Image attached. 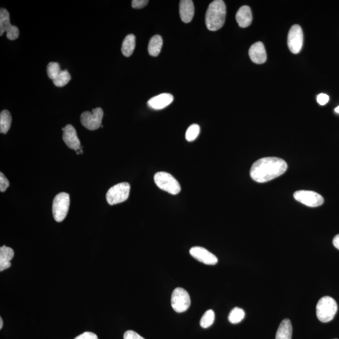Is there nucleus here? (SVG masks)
<instances>
[{"label":"nucleus","instance_id":"obj_6","mask_svg":"<svg viewBox=\"0 0 339 339\" xmlns=\"http://www.w3.org/2000/svg\"><path fill=\"white\" fill-rule=\"evenodd\" d=\"M130 185L127 182L118 183L111 187L106 193V200L109 205H118L129 197Z\"/></svg>","mask_w":339,"mask_h":339},{"label":"nucleus","instance_id":"obj_11","mask_svg":"<svg viewBox=\"0 0 339 339\" xmlns=\"http://www.w3.org/2000/svg\"><path fill=\"white\" fill-rule=\"evenodd\" d=\"M303 43V34L302 28L294 25L290 29L288 35V46L293 53H298L302 50Z\"/></svg>","mask_w":339,"mask_h":339},{"label":"nucleus","instance_id":"obj_10","mask_svg":"<svg viewBox=\"0 0 339 339\" xmlns=\"http://www.w3.org/2000/svg\"><path fill=\"white\" fill-rule=\"evenodd\" d=\"M294 197L298 202L311 208L318 207L324 202L322 196L313 191L298 190L294 193Z\"/></svg>","mask_w":339,"mask_h":339},{"label":"nucleus","instance_id":"obj_15","mask_svg":"<svg viewBox=\"0 0 339 339\" xmlns=\"http://www.w3.org/2000/svg\"><path fill=\"white\" fill-rule=\"evenodd\" d=\"M173 96L172 94L163 93L154 97L148 101V106L155 110H160L169 106L173 101Z\"/></svg>","mask_w":339,"mask_h":339},{"label":"nucleus","instance_id":"obj_1","mask_svg":"<svg viewBox=\"0 0 339 339\" xmlns=\"http://www.w3.org/2000/svg\"><path fill=\"white\" fill-rule=\"evenodd\" d=\"M287 168L286 162L280 158H262L252 165L250 176L255 182H267L284 174Z\"/></svg>","mask_w":339,"mask_h":339},{"label":"nucleus","instance_id":"obj_8","mask_svg":"<svg viewBox=\"0 0 339 339\" xmlns=\"http://www.w3.org/2000/svg\"><path fill=\"white\" fill-rule=\"evenodd\" d=\"M104 112L101 108L93 109L92 112H84L81 116V122L86 128L96 130L101 126Z\"/></svg>","mask_w":339,"mask_h":339},{"label":"nucleus","instance_id":"obj_27","mask_svg":"<svg viewBox=\"0 0 339 339\" xmlns=\"http://www.w3.org/2000/svg\"><path fill=\"white\" fill-rule=\"evenodd\" d=\"M61 71L60 65L57 62H50L47 65V75L52 81L57 77Z\"/></svg>","mask_w":339,"mask_h":339},{"label":"nucleus","instance_id":"obj_17","mask_svg":"<svg viewBox=\"0 0 339 339\" xmlns=\"http://www.w3.org/2000/svg\"><path fill=\"white\" fill-rule=\"evenodd\" d=\"M236 19L239 26L246 28L251 24L253 15L250 8L248 6L241 7L237 12Z\"/></svg>","mask_w":339,"mask_h":339},{"label":"nucleus","instance_id":"obj_32","mask_svg":"<svg viewBox=\"0 0 339 339\" xmlns=\"http://www.w3.org/2000/svg\"><path fill=\"white\" fill-rule=\"evenodd\" d=\"M75 339H98V336L95 333L90 332H86L82 333Z\"/></svg>","mask_w":339,"mask_h":339},{"label":"nucleus","instance_id":"obj_14","mask_svg":"<svg viewBox=\"0 0 339 339\" xmlns=\"http://www.w3.org/2000/svg\"><path fill=\"white\" fill-rule=\"evenodd\" d=\"M251 60L257 64H262L266 62L267 55L263 43L261 42L254 43L249 50Z\"/></svg>","mask_w":339,"mask_h":339},{"label":"nucleus","instance_id":"obj_4","mask_svg":"<svg viewBox=\"0 0 339 339\" xmlns=\"http://www.w3.org/2000/svg\"><path fill=\"white\" fill-rule=\"evenodd\" d=\"M154 181L157 187L172 195L180 193V183L170 173L165 172H157L154 176Z\"/></svg>","mask_w":339,"mask_h":339},{"label":"nucleus","instance_id":"obj_33","mask_svg":"<svg viewBox=\"0 0 339 339\" xmlns=\"http://www.w3.org/2000/svg\"><path fill=\"white\" fill-rule=\"evenodd\" d=\"M333 244L335 248L339 250V234L336 235L333 239Z\"/></svg>","mask_w":339,"mask_h":339},{"label":"nucleus","instance_id":"obj_2","mask_svg":"<svg viewBox=\"0 0 339 339\" xmlns=\"http://www.w3.org/2000/svg\"><path fill=\"white\" fill-rule=\"evenodd\" d=\"M226 7L223 0H216L210 5L206 15V24L211 31H217L225 22Z\"/></svg>","mask_w":339,"mask_h":339},{"label":"nucleus","instance_id":"obj_18","mask_svg":"<svg viewBox=\"0 0 339 339\" xmlns=\"http://www.w3.org/2000/svg\"><path fill=\"white\" fill-rule=\"evenodd\" d=\"M14 251L10 247L3 246L0 248V272L11 266V260L14 258Z\"/></svg>","mask_w":339,"mask_h":339},{"label":"nucleus","instance_id":"obj_34","mask_svg":"<svg viewBox=\"0 0 339 339\" xmlns=\"http://www.w3.org/2000/svg\"><path fill=\"white\" fill-rule=\"evenodd\" d=\"M3 325H4V322H3V320L1 317L0 318V329H2L3 328Z\"/></svg>","mask_w":339,"mask_h":339},{"label":"nucleus","instance_id":"obj_24","mask_svg":"<svg viewBox=\"0 0 339 339\" xmlns=\"http://www.w3.org/2000/svg\"><path fill=\"white\" fill-rule=\"evenodd\" d=\"M71 80V76L67 70L61 71L57 77L53 80V83L55 86L58 88L67 85Z\"/></svg>","mask_w":339,"mask_h":339},{"label":"nucleus","instance_id":"obj_16","mask_svg":"<svg viewBox=\"0 0 339 339\" xmlns=\"http://www.w3.org/2000/svg\"><path fill=\"white\" fill-rule=\"evenodd\" d=\"M194 11V5L192 0H182L180 2V15L183 22L187 24L192 21Z\"/></svg>","mask_w":339,"mask_h":339},{"label":"nucleus","instance_id":"obj_13","mask_svg":"<svg viewBox=\"0 0 339 339\" xmlns=\"http://www.w3.org/2000/svg\"><path fill=\"white\" fill-rule=\"evenodd\" d=\"M63 142L70 149L75 150L77 152L81 147L80 139L77 135L76 130L71 124H67L65 127L62 128Z\"/></svg>","mask_w":339,"mask_h":339},{"label":"nucleus","instance_id":"obj_29","mask_svg":"<svg viewBox=\"0 0 339 339\" xmlns=\"http://www.w3.org/2000/svg\"><path fill=\"white\" fill-rule=\"evenodd\" d=\"M148 0H133L132 1V7L135 9H141L149 4Z\"/></svg>","mask_w":339,"mask_h":339},{"label":"nucleus","instance_id":"obj_28","mask_svg":"<svg viewBox=\"0 0 339 339\" xmlns=\"http://www.w3.org/2000/svg\"><path fill=\"white\" fill-rule=\"evenodd\" d=\"M10 186V182L4 173H0V191L4 192Z\"/></svg>","mask_w":339,"mask_h":339},{"label":"nucleus","instance_id":"obj_25","mask_svg":"<svg viewBox=\"0 0 339 339\" xmlns=\"http://www.w3.org/2000/svg\"><path fill=\"white\" fill-rule=\"evenodd\" d=\"M214 320H215V313L213 310H208L201 318L200 326L204 328H209L213 324Z\"/></svg>","mask_w":339,"mask_h":339},{"label":"nucleus","instance_id":"obj_35","mask_svg":"<svg viewBox=\"0 0 339 339\" xmlns=\"http://www.w3.org/2000/svg\"><path fill=\"white\" fill-rule=\"evenodd\" d=\"M335 111L336 112V113L339 114V106H337V108L335 109Z\"/></svg>","mask_w":339,"mask_h":339},{"label":"nucleus","instance_id":"obj_7","mask_svg":"<svg viewBox=\"0 0 339 339\" xmlns=\"http://www.w3.org/2000/svg\"><path fill=\"white\" fill-rule=\"evenodd\" d=\"M190 297L188 292L182 288H177L172 294L171 304L173 309L177 313L187 311L190 306Z\"/></svg>","mask_w":339,"mask_h":339},{"label":"nucleus","instance_id":"obj_22","mask_svg":"<svg viewBox=\"0 0 339 339\" xmlns=\"http://www.w3.org/2000/svg\"><path fill=\"white\" fill-rule=\"evenodd\" d=\"M12 116L8 110H4L0 114V132L6 134L12 124Z\"/></svg>","mask_w":339,"mask_h":339},{"label":"nucleus","instance_id":"obj_3","mask_svg":"<svg viewBox=\"0 0 339 339\" xmlns=\"http://www.w3.org/2000/svg\"><path fill=\"white\" fill-rule=\"evenodd\" d=\"M337 312V304L332 297L325 296L320 298L316 307L318 319L323 323L329 322Z\"/></svg>","mask_w":339,"mask_h":339},{"label":"nucleus","instance_id":"obj_26","mask_svg":"<svg viewBox=\"0 0 339 339\" xmlns=\"http://www.w3.org/2000/svg\"><path fill=\"white\" fill-rule=\"evenodd\" d=\"M200 126L197 124H193L188 127L186 131L185 139L188 142H193L197 139L200 133Z\"/></svg>","mask_w":339,"mask_h":339},{"label":"nucleus","instance_id":"obj_31","mask_svg":"<svg viewBox=\"0 0 339 339\" xmlns=\"http://www.w3.org/2000/svg\"><path fill=\"white\" fill-rule=\"evenodd\" d=\"M317 100L318 104L323 106L329 101V96L327 94L321 93L317 96Z\"/></svg>","mask_w":339,"mask_h":339},{"label":"nucleus","instance_id":"obj_12","mask_svg":"<svg viewBox=\"0 0 339 339\" xmlns=\"http://www.w3.org/2000/svg\"><path fill=\"white\" fill-rule=\"evenodd\" d=\"M190 254L197 261L205 264L215 265L218 262V257L215 255L202 247H193L190 249Z\"/></svg>","mask_w":339,"mask_h":339},{"label":"nucleus","instance_id":"obj_5","mask_svg":"<svg viewBox=\"0 0 339 339\" xmlns=\"http://www.w3.org/2000/svg\"><path fill=\"white\" fill-rule=\"evenodd\" d=\"M70 205V195L61 192L55 196L53 201L52 214L53 218L58 223L64 220L67 215Z\"/></svg>","mask_w":339,"mask_h":339},{"label":"nucleus","instance_id":"obj_19","mask_svg":"<svg viewBox=\"0 0 339 339\" xmlns=\"http://www.w3.org/2000/svg\"><path fill=\"white\" fill-rule=\"evenodd\" d=\"M292 325L291 321L285 319L280 323L278 328L275 339H292Z\"/></svg>","mask_w":339,"mask_h":339},{"label":"nucleus","instance_id":"obj_21","mask_svg":"<svg viewBox=\"0 0 339 339\" xmlns=\"http://www.w3.org/2000/svg\"><path fill=\"white\" fill-rule=\"evenodd\" d=\"M136 38L133 34L127 35L122 43L121 52L126 57H129L134 52Z\"/></svg>","mask_w":339,"mask_h":339},{"label":"nucleus","instance_id":"obj_23","mask_svg":"<svg viewBox=\"0 0 339 339\" xmlns=\"http://www.w3.org/2000/svg\"><path fill=\"white\" fill-rule=\"evenodd\" d=\"M245 317V312L241 308L235 307L229 313L228 320L233 324L241 322Z\"/></svg>","mask_w":339,"mask_h":339},{"label":"nucleus","instance_id":"obj_30","mask_svg":"<svg viewBox=\"0 0 339 339\" xmlns=\"http://www.w3.org/2000/svg\"><path fill=\"white\" fill-rule=\"evenodd\" d=\"M124 339H145L134 331L127 330L124 334Z\"/></svg>","mask_w":339,"mask_h":339},{"label":"nucleus","instance_id":"obj_9","mask_svg":"<svg viewBox=\"0 0 339 339\" xmlns=\"http://www.w3.org/2000/svg\"><path fill=\"white\" fill-rule=\"evenodd\" d=\"M5 32L7 33V37L9 40H15L19 37V28L11 25L9 12L2 8L0 10V35L2 36Z\"/></svg>","mask_w":339,"mask_h":339},{"label":"nucleus","instance_id":"obj_20","mask_svg":"<svg viewBox=\"0 0 339 339\" xmlns=\"http://www.w3.org/2000/svg\"><path fill=\"white\" fill-rule=\"evenodd\" d=\"M163 45L162 38L159 35H155L150 39L149 43V54L153 57H157L161 52Z\"/></svg>","mask_w":339,"mask_h":339}]
</instances>
